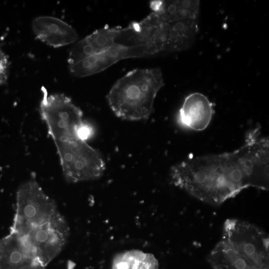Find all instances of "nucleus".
<instances>
[{"mask_svg": "<svg viewBox=\"0 0 269 269\" xmlns=\"http://www.w3.org/2000/svg\"><path fill=\"white\" fill-rule=\"evenodd\" d=\"M170 177L175 186L214 205L249 187L268 190L269 138L257 126L247 132L240 148L220 154L191 156L172 166Z\"/></svg>", "mask_w": 269, "mask_h": 269, "instance_id": "nucleus-1", "label": "nucleus"}, {"mask_svg": "<svg viewBox=\"0 0 269 269\" xmlns=\"http://www.w3.org/2000/svg\"><path fill=\"white\" fill-rule=\"evenodd\" d=\"M208 261L213 269H269V235L253 223L228 219Z\"/></svg>", "mask_w": 269, "mask_h": 269, "instance_id": "nucleus-2", "label": "nucleus"}, {"mask_svg": "<svg viewBox=\"0 0 269 269\" xmlns=\"http://www.w3.org/2000/svg\"><path fill=\"white\" fill-rule=\"evenodd\" d=\"M164 85L159 68L135 69L114 84L107 100L118 118L128 121L146 120L153 112L155 98Z\"/></svg>", "mask_w": 269, "mask_h": 269, "instance_id": "nucleus-3", "label": "nucleus"}, {"mask_svg": "<svg viewBox=\"0 0 269 269\" xmlns=\"http://www.w3.org/2000/svg\"><path fill=\"white\" fill-rule=\"evenodd\" d=\"M58 212L55 201L44 192L36 180H29L17 190L15 212L10 231L22 236Z\"/></svg>", "mask_w": 269, "mask_h": 269, "instance_id": "nucleus-4", "label": "nucleus"}, {"mask_svg": "<svg viewBox=\"0 0 269 269\" xmlns=\"http://www.w3.org/2000/svg\"><path fill=\"white\" fill-rule=\"evenodd\" d=\"M54 143L67 181L94 180L104 174L105 163L102 155L86 141L75 138Z\"/></svg>", "mask_w": 269, "mask_h": 269, "instance_id": "nucleus-5", "label": "nucleus"}, {"mask_svg": "<svg viewBox=\"0 0 269 269\" xmlns=\"http://www.w3.org/2000/svg\"><path fill=\"white\" fill-rule=\"evenodd\" d=\"M41 91L40 113L54 141L78 139V130L84 122L81 110L63 94L48 95L44 87Z\"/></svg>", "mask_w": 269, "mask_h": 269, "instance_id": "nucleus-6", "label": "nucleus"}, {"mask_svg": "<svg viewBox=\"0 0 269 269\" xmlns=\"http://www.w3.org/2000/svg\"><path fill=\"white\" fill-rule=\"evenodd\" d=\"M70 228L64 216L58 212L48 221L21 236L36 260L44 268L64 249Z\"/></svg>", "mask_w": 269, "mask_h": 269, "instance_id": "nucleus-7", "label": "nucleus"}, {"mask_svg": "<svg viewBox=\"0 0 269 269\" xmlns=\"http://www.w3.org/2000/svg\"><path fill=\"white\" fill-rule=\"evenodd\" d=\"M162 23L151 12L138 22L124 28L116 27L115 44L126 46H147L158 54L164 51Z\"/></svg>", "mask_w": 269, "mask_h": 269, "instance_id": "nucleus-8", "label": "nucleus"}, {"mask_svg": "<svg viewBox=\"0 0 269 269\" xmlns=\"http://www.w3.org/2000/svg\"><path fill=\"white\" fill-rule=\"evenodd\" d=\"M153 55H155L154 52L147 46H126L115 44L99 53L69 65V69L74 76L83 77L100 72L124 59Z\"/></svg>", "mask_w": 269, "mask_h": 269, "instance_id": "nucleus-9", "label": "nucleus"}, {"mask_svg": "<svg viewBox=\"0 0 269 269\" xmlns=\"http://www.w3.org/2000/svg\"><path fill=\"white\" fill-rule=\"evenodd\" d=\"M213 113L212 104L207 97L195 92L185 98L179 110L177 122L183 128L201 131L208 127Z\"/></svg>", "mask_w": 269, "mask_h": 269, "instance_id": "nucleus-10", "label": "nucleus"}, {"mask_svg": "<svg viewBox=\"0 0 269 269\" xmlns=\"http://www.w3.org/2000/svg\"><path fill=\"white\" fill-rule=\"evenodd\" d=\"M32 27L38 39L53 47L70 44L78 37L76 31L71 25L53 16L36 17L32 22Z\"/></svg>", "mask_w": 269, "mask_h": 269, "instance_id": "nucleus-11", "label": "nucleus"}, {"mask_svg": "<svg viewBox=\"0 0 269 269\" xmlns=\"http://www.w3.org/2000/svg\"><path fill=\"white\" fill-rule=\"evenodd\" d=\"M36 262L38 261L20 235L10 231L0 239V269H20Z\"/></svg>", "mask_w": 269, "mask_h": 269, "instance_id": "nucleus-12", "label": "nucleus"}, {"mask_svg": "<svg viewBox=\"0 0 269 269\" xmlns=\"http://www.w3.org/2000/svg\"><path fill=\"white\" fill-rule=\"evenodd\" d=\"M115 36L116 27L105 26L95 30L73 46L68 58V65L108 49L115 44Z\"/></svg>", "mask_w": 269, "mask_h": 269, "instance_id": "nucleus-13", "label": "nucleus"}, {"mask_svg": "<svg viewBox=\"0 0 269 269\" xmlns=\"http://www.w3.org/2000/svg\"><path fill=\"white\" fill-rule=\"evenodd\" d=\"M162 23L164 51L166 52L180 51L187 48L198 30L197 19H182Z\"/></svg>", "mask_w": 269, "mask_h": 269, "instance_id": "nucleus-14", "label": "nucleus"}, {"mask_svg": "<svg viewBox=\"0 0 269 269\" xmlns=\"http://www.w3.org/2000/svg\"><path fill=\"white\" fill-rule=\"evenodd\" d=\"M199 0H151L149 6L162 23L182 19H197L199 11Z\"/></svg>", "mask_w": 269, "mask_h": 269, "instance_id": "nucleus-15", "label": "nucleus"}, {"mask_svg": "<svg viewBox=\"0 0 269 269\" xmlns=\"http://www.w3.org/2000/svg\"><path fill=\"white\" fill-rule=\"evenodd\" d=\"M158 262L153 254L138 250L118 253L112 265V269H158Z\"/></svg>", "mask_w": 269, "mask_h": 269, "instance_id": "nucleus-16", "label": "nucleus"}, {"mask_svg": "<svg viewBox=\"0 0 269 269\" xmlns=\"http://www.w3.org/2000/svg\"><path fill=\"white\" fill-rule=\"evenodd\" d=\"M8 64L7 56L0 50V86L4 84L7 79Z\"/></svg>", "mask_w": 269, "mask_h": 269, "instance_id": "nucleus-17", "label": "nucleus"}, {"mask_svg": "<svg viewBox=\"0 0 269 269\" xmlns=\"http://www.w3.org/2000/svg\"><path fill=\"white\" fill-rule=\"evenodd\" d=\"M93 134V127L90 124L84 122L78 130V138L86 141Z\"/></svg>", "mask_w": 269, "mask_h": 269, "instance_id": "nucleus-18", "label": "nucleus"}, {"mask_svg": "<svg viewBox=\"0 0 269 269\" xmlns=\"http://www.w3.org/2000/svg\"><path fill=\"white\" fill-rule=\"evenodd\" d=\"M44 268L39 262H36L31 265L22 267L20 269H44Z\"/></svg>", "mask_w": 269, "mask_h": 269, "instance_id": "nucleus-19", "label": "nucleus"}]
</instances>
